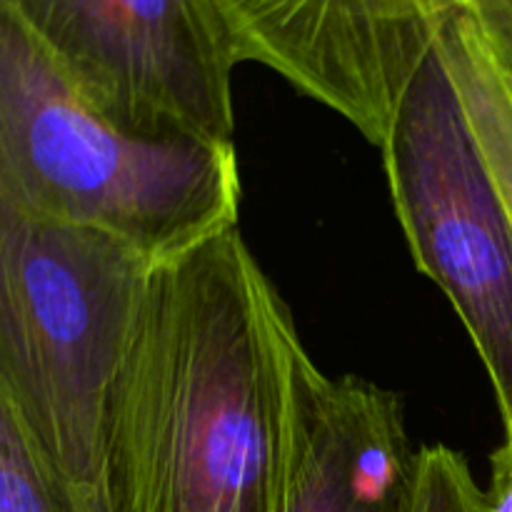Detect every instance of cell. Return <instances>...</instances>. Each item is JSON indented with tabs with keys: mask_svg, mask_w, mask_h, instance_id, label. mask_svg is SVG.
Masks as SVG:
<instances>
[{
	"mask_svg": "<svg viewBox=\"0 0 512 512\" xmlns=\"http://www.w3.org/2000/svg\"><path fill=\"white\" fill-rule=\"evenodd\" d=\"M288 315L240 228L150 268L110 395V512L280 510Z\"/></svg>",
	"mask_w": 512,
	"mask_h": 512,
	"instance_id": "6da1fadb",
	"label": "cell"
},
{
	"mask_svg": "<svg viewBox=\"0 0 512 512\" xmlns=\"http://www.w3.org/2000/svg\"><path fill=\"white\" fill-rule=\"evenodd\" d=\"M240 200L233 143L128 133L0 10V208L110 235L155 268L240 228Z\"/></svg>",
	"mask_w": 512,
	"mask_h": 512,
	"instance_id": "7a4b0ae2",
	"label": "cell"
},
{
	"mask_svg": "<svg viewBox=\"0 0 512 512\" xmlns=\"http://www.w3.org/2000/svg\"><path fill=\"white\" fill-rule=\"evenodd\" d=\"M150 268L110 235L0 208V410L60 512H110V395Z\"/></svg>",
	"mask_w": 512,
	"mask_h": 512,
	"instance_id": "3957f363",
	"label": "cell"
},
{
	"mask_svg": "<svg viewBox=\"0 0 512 512\" xmlns=\"http://www.w3.org/2000/svg\"><path fill=\"white\" fill-rule=\"evenodd\" d=\"M380 150L415 265L463 320L512 450V225L438 48Z\"/></svg>",
	"mask_w": 512,
	"mask_h": 512,
	"instance_id": "277c9868",
	"label": "cell"
},
{
	"mask_svg": "<svg viewBox=\"0 0 512 512\" xmlns=\"http://www.w3.org/2000/svg\"><path fill=\"white\" fill-rule=\"evenodd\" d=\"M0 10L128 133L233 143L240 60L205 0H0Z\"/></svg>",
	"mask_w": 512,
	"mask_h": 512,
	"instance_id": "5b68a950",
	"label": "cell"
},
{
	"mask_svg": "<svg viewBox=\"0 0 512 512\" xmlns=\"http://www.w3.org/2000/svg\"><path fill=\"white\" fill-rule=\"evenodd\" d=\"M240 63L275 70L383 148L460 0H205Z\"/></svg>",
	"mask_w": 512,
	"mask_h": 512,
	"instance_id": "8992f818",
	"label": "cell"
},
{
	"mask_svg": "<svg viewBox=\"0 0 512 512\" xmlns=\"http://www.w3.org/2000/svg\"><path fill=\"white\" fill-rule=\"evenodd\" d=\"M415 468L403 400L363 378H330L288 315L278 512H403Z\"/></svg>",
	"mask_w": 512,
	"mask_h": 512,
	"instance_id": "52a82bcc",
	"label": "cell"
},
{
	"mask_svg": "<svg viewBox=\"0 0 512 512\" xmlns=\"http://www.w3.org/2000/svg\"><path fill=\"white\" fill-rule=\"evenodd\" d=\"M435 48L458 90L512 225V80L463 10L445 23Z\"/></svg>",
	"mask_w": 512,
	"mask_h": 512,
	"instance_id": "ba28073f",
	"label": "cell"
},
{
	"mask_svg": "<svg viewBox=\"0 0 512 512\" xmlns=\"http://www.w3.org/2000/svg\"><path fill=\"white\" fill-rule=\"evenodd\" d=\"M403 512H490L488 493L458 450L428 445L418 450V468Z\"/></svg>",
	"mask_w": 512,
	"mask_h": 512,
	"instance_id": "9c48e42d",
	"label": "cell"
},
{
	"mask_svg": "<svg viewBox=\"0 0 512 512\" xmlns=\"http://www.w3.org/2000/svg\"><path fill=\"white\" fill-rule=\"evenodd\" d=\"M0 512H60L23 433L0 410Z\"/></svg>",
	"mask_w": 512,
	"mask_h": 512,
	"instance_id": "30bf717a",
	"label": "cell"
},
{
	"mask_svg": "<svg viewBox=\"0 0 512 512\" xmlns=\"http://www.w3.org/2000/svg\"><path fill=\"white\" fill-rule=\"evenodd\" d=\"M460 10L478 25L488 48L512 80V0H460Z\"/></svg>",
	"mask_w": 512,
	"mask_h": 512,
	"instance_id": "8fae6325",
	"label": "cell"
},
{
	"mask_svg": "<svg viewBox=\"0 0 512 512\" xmlns=\"http://www.w3.org/2000/svg\"><path fill=\"white\" fill-rule=\"evenodd\" d=\"M485 493L490 512H512V450H495L490 488Z\"/></svg>",
	"mask_w": 512,
	"mask_h": 512,
	"instance_id": "7c38bea8",
	"label": "cell"
}]
</instances>
